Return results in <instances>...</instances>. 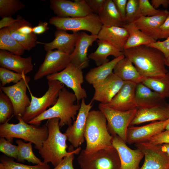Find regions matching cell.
Instances as JSON below:
<instances>
[{"mask_svg":"<svg viewBox=\"0 0 169 169\" xmlns=\"http://www.w3.org/2000/svg\"><path fill=\"white\" fill-rule=\"evenodd\" d=\"M17 20L7 27L12 36L24 49L30 51L37 44L36 34L33 32L32 24L18 16Z\"/></svg>","mask_w":169,"mask_h":169,"instance_id":"obj_15","label":"cell"},{"mask_svg":"<svg viewBox=\"0 0 169 169\" xmlns=\"http://www.w3.org/2000/svg\"><path fill=\"white\" fill-rule=\"evenodd\" d=\"M4 137L0 138V151L7 156L17 159L18 154V146L12 144Z\"/></svg>","mask_w":169,"mask_h":169,"instance_id":"obj_43","label":"cell"},{"mask_svg":"<svg viewBox=\"0 0 169 169\" xmlns=\"http://www.w3.org/2000/svg\"><path fill=\"white\" fill-rule=\"evenodd\" d=\"M82 69L70 63L64 69L46 76L49 81L58 80L71 89L75 95L77 102L87 97L85 89L82 86L84 80Z\"/></svg>","mask_w":169,"mask_h":169,"instance_id":"obj_10","label":"cell"},{"mask_svg":"<svg viewBox=\"0 0 169 169\" xmlns=\"http://www.w3.org/2000/svg\"><path fill=\"white\" fill-rule=\"evenodd\" d=\"M169 119V103L150 108L137 109L130 125H138L150 121H162Z\"/></svg>","mask_w":169,"mask_h":169,"instance_id":"obj_24","label":"cell"},{"mask_svg":"<svg viewBox=\"0 0 169 169\" xmlns=\"http://www.w3.org/2000/svg\"><path fill=\"white\" fill-rule=\"evenodd\" d=\"M97 42V48L88 56L89 59L95 61L97 66L109 61L107 58L110 55H112L115 58L123 54L122 52L107 42L98 39Z\"/></svg>","mask_w":169,"mask_h":169,"instance_id":"obj_31","label":"cell"},{"mask_svg":"<svg viewBox=\"0 0 169 169\" xmlns=\"http://www.w3.org/2000/svg\"><path fill=\"white\" fill-rule=\"evenodd\" d=\"M122 53L143 78L161 76L168 72L164 55L155 48L142 45L124 49Z\"/></svg>","mask_w":169,"mask_h":169,"instance_id":"obj_1","label":"cell"},{"mask_svg":"<svg viewBox=\"0 0 169 169\" xmlns=\"http://www.w3.org/2000/svg\"><path fill=\"white\" fill-rule=\"evenodd\" d=\"M137 148L143 153V164L139 169H169V157L161 147V145L148 141L135 144Z\"/></svg>","mask_w":169,"mask_h":169,"instance_id":"obj_13","label":"cell"},{"mask_svg":"<svg viewBox=\"0 0 169 169\" xmlns=\"http://www.w3.org/2000/svg\"><path fill=\"white\" fill-rule=\"evenodd\" d=\"M98 15L103 25L123 27L125 24L112 0H105L102 10Z\"/></svg>","mask_w":169,"mask_h":169,"instance_id":"obj_30","label":"cell"},{"mask_svg":"<svg viewBox=\"0 0 169 169\" xmlns=\"http://www.w3.org/2000/svg\"><path fill=\"white\" fill-rule=\"evenodd\" d=\"M113 1L125 22L126 5L128 0H113Z\"/></svg>","mask_w":169,"mask_h":169,"instance_id":"obj_48","label":"cell"},{"mask_svg":"<svg viewBox=\"0 0 169 169\" xmlns=\"http://www.w3.org/2000/svg\"><path fill=\"white\" fill-rule=\"evenodd\" d=\"M48 85L47 90L40 97L34 96L28 86L31 100L22 117L26 122L28 123L46 111L48 107L54 105L57 100L59 91L64 87L63 84L56 80L48 81Z\"/></svg>","mask_w":169,"mask_h":169,"instance_id":"obj_7","label":"cell"},{"mask_svg":"<svg viewBox=\"0 0 169 169\" xmlns=\"http://www.w3.org/2000/svg\"><path fill=\"white\" fill-rule=\"evenodd\" d=\"M142 83L162 98H169V72L161 76L144 78Z\"/></svg>","mask_w":169,"mask_h":169,"instance_id":"obj_33","label":"cell"},{"mask_svg":"<svg viewBox=\"0 0 169 169\" xmlns=\"http://www.w3.org/2000/svg\"><path fill=\"white\" fill-rule=\"evenodd\" d=\"M98 107L106 118L107 127L110 134L112 136L117 135L126 143L127 130L137 109L121 111L100 103Z\"/></svg>","mask_w":169,"mask_h":169,"instance_id":"obj_9","label":"cell"},{"mask_svg":"<svg viewBox=\"0 0 169 169\" xmlns=\"http://www.w3.org/2000/svg\"><path fill=\"white\" fill-rule=\"evenodd\" d=\"M50 2L51 9L60 17H81L93 13L85 0H51Z\"/></svg>","mask_w":169,"mask_h":169,"instance_id":"obj_14","label":"cell"},{"mask_svg":"<svg viewBox=\"0 0 169 169\" xmlns=\"http://www.w3.org/2000/svg\"><path fill=\"white\" fill-rule=\"evenodd\" d=\"M0 66L20 74L26 75L33 69L31 56L23 58L8 51H0Z\"/></svg>","mask_w":169,"mask_h":169,"instance_id":"obj_23","label":"cell"},{"mask_svg":"<svg viewBox=\"0 0 169 169\" xmlns=\"http://www.w3.org/2000/svg\"><path fill=\"white\" fill-rule=\"evenodd\" d=\"M81 150L80 147L74 150V147L71 145L68 148L69 154L53 169H74L73 164L74 155L79 154Z\"/></svg>","mask_w":169,"mask_h":169,"instance_id":"obj_41","label":"cell"},{"mask_svg":"<svg viewBox=\"0 0 169 169\" xmlns=\"http://www.w3.org/2000/svg\"><path fill=\"white\" fill-rule=\"evenodd\" d=\"M25 6L19 0H0V16L11 17Z\"/></svg>","mask_w":169,"mask_h":169,"instance_id":"obj_38","label":"cell"},{"mask_svg":"<svg viewBox=\"0 0 169 169\" xmlns=\"http://www.w3.org/2000/svg\"><path fill=\"white\" fill-rule=\"evenodd\" d=\"M93 101L86 104L85 99L81 100L80 107L76 119L73 124L68 126L64 133L67 140L74 148H78L84 141V133L87 118L92 107Z\"/></svg>","mask_w":169,"mask_h":169,"instance_id":"obj_12","label":"cell"},{"mask_svg":"<svg viewBox=\"0 0 169 169\" xmlns=\"http://www.w3.org/2000/svg\"><path fill=\"white\" fill-rule=\"evenodd\" d=\"M135 100L137 109L153 107L166 102V99L142 83L136 84Z\"/></svg>","mask_w":169,"mask_h":169,"instance_id":"obj_26","label":"cell"},{"mask_svg":"<svg viewBox=\"0 0 169 169\" xmlns=\"http://www.w3.org/2000/svg\"><path fill=\"white\" fill-rule=\"evenodd\" d=\"M147 141L156 145L169 144V131L165 130L162 131L151 138Z\"/></svg>","mask_w":169,"mask_h":169,"instance_id":"obj_44","label":"cell"},{"mask_svg":"<svg viewBox=\"0 0 169 169\" xmlns=\"http://www.w3.org/2000/svg\"><path fill=\"white\" fill-rule=\"evenodd\" d=\"M48 163L30 166L15 162L13 159L2 156L0 158V169H50Z\"/></svg>","mask_w":169,"mask_h":169,"instance_id":"obj_36","label":"cell"},{"mask_svg":"<svg viewBox=\"0 0 169 169\" xmlns=\"http://www.w3.org/2000/svg\"><path fill=\"white\" fill-rule=\"evenodd\" d=\"M0 49L20 56L25 50L12 36L7 27L0 30Z\"/></svg>","mask_w":169,"mask_h":169,"instance_id":"obj_34","label":"cell"},{"mask_svg":"<svg viewBox=\"0 0 169 169\" xmlns=\"http://www.w3.org/2000/svg\"><path fill=\"white\" fill-rule=\"evenodd\" d=\"M26 75L13 72L8 69L0 67L1 86H4L10 83L16 84L23 79Z\"/></svg>","mask_w":169,"mask_h":169,"instance_id":"obj_39","label":"cell"},{"mask_svg":"<svg viewBox=\"0 0 169 169\" xmlns=\"http://www.w3.org/2000/svg\"><path fill=\"white\" fill-rule=\"evenodd\" d=\"M49 29L48 23L46 22H40L38 25L33 28V32L36 34L43 33Z\"/></svg>","mask_w":169,"mask_h":169,"instance_id":"obj_50","label":"cell"},{"mask_svg":"<svg viewBox=\"0 0 169 169\" xmlns=\"http://www.w3.org/2000/svg\"><path fill=\"white\" fill-rule=\"evenodd\" d=\"M113 72L124 82H130L136 84L142 83V77L131 61L125 57L116 64Z\"/></svg>","mask_w":169,"mask_h":169,"instance_id":"obj_28","label":"cell"},{"mask_svg":"<svg viewBox=\"0 0 169 169\" xmlns=\"http://www.w3.org/2000/svg\"><path fill=\"white\" fill-rule=\"evenodd\" d=\"M0 90V123L3 124L8 121L14 114V110L11 100Z\"/></svg>","mask_w":169,"mask_h":169,"instance_id":"obj_37","label":"cell"},{"mask_svg":"<svg viewBox=\"0 0 169 169\" xmlns=\"http://www.w3.org/2000/svg\"><path fill=\"white\" fill-rule=\"evenodd\" d=\"M112 136V144L118 153L121 169H139V163L144 156L142 152L137 148L131 149L117 135Z\"/></svg>","mask_w":169,"mask_h":169,"instance_id":"obj_16","label":"cell"},{"mask_svg":"<svg viewBox=\"0 0 169 169\" xmlns=\"http://www.w3.org/2000/svg\"><path fill=\"white\" fill-rule=\"evenodd\" d=\"M139 0H128L126 5L125 24L134 22L136 20L138 11Z\"/></svg>","mask_w":169,"mask_h":169,"instance_id":"obj_42","label":"cell"},{"mask_svg":"<svg viewBox=\"0 0 169 169\" xmlns=\"http://www.w3.org/2000/svg\"><path fill=\"white\" fill-rule=\"evenodd\" d=\"M169 122V119L141 126L129 127L126 133V142L131 144L147 141L155 135L163 131Z\"/></svg>","mask_w":169,"mask_h":169,"instance_id":"obj_17","label":"cell"},{"mask_svg":"<svg viewBox=\"0 0 169 169\" xmlns=\"http://www.w3.org/2000/svg\"><path fill=\"white\" fill-rule=\"evenodd\" d=\"M150 2L156 9L161 6H162L165 8H167L169 6L168 0H151Z\"/></svg>","mask_w":169,"mask_h":169,"instance_id":"obj_52","label":"cell"},{"mask_svg":"<svg viewBox=\"0 0 169 169\" xmlns=\"http://www.w3.org/2000/svg\"><path fill=\"white\" fill-rule=\"evenodd\" d=\"M169 37V16L160 27L159 39H166Z\"/></svg>","mask_w":169,"mask_h":169,"instance_id":"obj_49","label":"cell"},{"mask_svg":"<svg viewBox=\"0 0 169 169\" xmlns=\"http://www.w3.org/2000/svg\"><path fill=\"white\" fill-rule=\"evenodd\" d=\"M17 20V18L14 19L12 17L2 18L0 21V29L9 27Z\"/></svg>","mask_w":169,"mask_h":169,"instance_id":"obj_51","label":"cell"},{"mask_svg":"<svg viewBox=\"0 0 169 169\" xmlns=\"http://www.w3.org/2000/svg\"><path fill=\"white\" fill-rule=\"evenodd\" d=\"M128 35L124 27L102 25L97 36L98 39L108 42L122 52Z\"/></svg>","mask_w":169,"mask_h":169,"instance_id":"obj_25","label":"cell"},{"mask_svg":"<svg viewBox=\"0 0 169 169\" xmlns=\"http://www.w3.org/2000/svg\"><path fill=\"white\" fill-rule=\"evenodd\" d=\"M136 85V84L134 83L125 82L121 89L111 101L104 104L121 111L137 108L135 100Z\"/></svg>","mask_w":169,"mask_h":169,"instance_id":"obj_19","label":"cell"},{"mask_svg":"<svg viewBox=\"0 0 169 169\" xmlns=\"http://www.w3.org/2000/svg\"><path fill=\"white\" fill-rule=\"evenodd\" d=\"M160 10L155 8L148 0H139L136 20L141 16L149 17L156 15Z\"/></svg>","mask_w":169,"mask_h":169,"instance_id":"obj_40","label":"cell"},{"mask_svg":"<svg viewBox=\"0 0 169 169\" xmlns=\"http://www.w3.org/2000/svg\"><path fill=\"white\" fill-rule=\"evenodd\" d=\"M162 150L169 157V144H164L161 145Z\"/></svg>","mask_w":169,"mask_h":169,"instance_id":"obj_53","label":"cell"},{"mask_svg":"<svg viewBox=\"0 0 169 169\" xmlns=\"http://www.w3.org/2000/svg\"><path fill=\"white\" fill-rule=\"evenodd\" d=\"M146 45L158 49L163 54L165 58L169 56V37L164 41H156Z\"/></svg>","mask_w":169,"mask_h":169,"instance_id":"obj_45","label":"cell"},{"mask_svg":"<svg viewBox=\"0 0 169 169\" xmlns=\"http://www.w3.org/2000/svg\"><path fill=\"white\" fill-rule=\"evenodd\" d=\"M30 80V77L26 75L21 80L20 85L11 100L14 108V115L16 117H23L30 104L31 101L26 93Z\"/></svg>","mask_w":169,"mask_h":169,"instance_id":"obj_29","label":"cell"},{"mask_svg":"<svg viewBox=\"0 0 169 169\" xmlns=\"http://www.w3.org/2000/svg\"><path fill=\"white\" fill-rule=\"evenodd\" d=\"M94 13L98 14L102 10L105 0H85Z\"/></svg>","mask_w":169,"mask_h":169,"instance_id":"obj_46","label":"cell"},{"mask_svg":"<svg viewBox=\"0 0 169 169\" xmlns=\"http://www.w3.org/2000/svg\"><path fill=\"white\" fill-rule=\"evenodd\" d=\"M16 142L18 147V154L17 159L18 162H23L26 160L34 164H39L44 163L34 154L32 142L25 143L20 139L17 140Z\"/></svg>","mask_w":169,"mask_h":169,"instance_id":"obj_35","label":"cell"},{"mask_svg":"<svg viewBox=\"0 0 169 169\" xmlns=\"http://www.w3.org/2000/svg\"><path fill=\"white\" fill-rule=\"evenodd\" d=\"M76 101L77 98L74 93L64 87L59 91L55 104L28 123L39 125L44 120L58 118L60 120V127L65 125L68 126L76 120L80 107L79 103H75Z\"/></svg>","mask_w":169,"mask_h":169,"instance_id":"obj_2","label":"cell"},{"mask_svg":"<svg viewBox=\"0 0 169 169\" xmlns=\"http://www.w3.org/2000/svg\"><path fill=\"white\" fill-rule=\"evenodd\" d=\"M169 16V11L162 10L153 16H141L133 23L143 33L157 41L159 38L160 27Z\"/></svg>","mask_w":169,"mask_h":169,"instance_id":"obj_22","label":"cell"},{"mask_svg":"<svg viewBox=\"0 0 169 169\" xmlns=\"http://www.w3.org/2000/svg\"><path fill=\"white\" fill-rule=\"evenodd\" d=\"M80 33L73 32L69 34L65 31L57 30L54 33L55 38L49 43L38 41L37 44L44 45L45 50L47 52L54 49L70 55L74 50L75 45Z\"/></svg>","mask_w":169,"mask_h":169,"instance_id":"obj_21","label":"cell"},{"mask_svg":"<svg viewBox=\"0 0 169 169\" xmlns=\"http://www.w3.org/2000/svg\"><path fill=\"white\" fill-rule=\"evenodd\" d=\"M165 130L169 131V122L166 127Z\"/></svg>","mask_w":169,"mask_h":169,"instance_id":"obj_55","label":"cell"},{"mask_svg":"<svg viewBox=\"0 0 169 169\" xmlns=\"http://www.w3.org/2000/svg\"><path fill=\"white\" fill-rule=\"evenodd\" d=\"M124 54L110 61L90 69L85 76V79L93 87L103 82L112 73L116 64L125 57Z\"/></svg>","mask_w":169,"mask_h":169,"instance_id":"obj_27","label":"cell"},{"mask_svg":"<svg viewBox=\"0 0 169 169\" xmlns=\"http://www.w3.org/2000/svg\"><path fill=\"white\" fill-rule=\"evenodd\" d=\"M49 23L57 30H71L73 33L86 31L96 35L98 34L103 25L98 15L94 13L78 17H53L49 19Z\"/></svg>","mask_w":169,"mask_h":169,"instance_id":"obj_8","label":"cell"},{"mask_svg":"<svg viewBox=\"0 0 169 169\" xmlns=\"http://www.w3.org/2000/svg\"><path fill=\"white\" fill-rule=\"evenodd\" d=\"M21 80L13 85L8 86H0V90L3 92L11 100L14 93L20 85Z\"/></svg>","mask_w":169,"mask_h":169,"instance_id":"obj_47","label":"cell"},{"mask_svg":"<svg viewBox=\"0 0 169 169\" xmlns=\"http://www.w3.org/2000/svg\"><path fill=\"white\" fill-rule=\"evenodd\" d=\"M84 137L86 146L84 150L87 153L113 147V136L108 131L106 118L100 110H92L89 112Z\"/></svg>","mask_w":169,"mask_h":169,"instance_id":"obj_3","label":"cell"},{"mask_svg":"<svg viewBox=\"0 0 169 169\" xmlns=\"http://www.w3.org/2000/svg\"><path fill=\"white\" fill-rule=\"evenodd\" d=\"M125 82L113 72L103 82L94 87L95 92L91 101L103 104L110 102L116 95Z\"/></svg>","mask_w":169,"mask_h":169,"instance_id":"obj_18","label":"cell"},{"mask_svg":"<svg viewBox=\"0 0 169 169\" xmlns=\"http://www.w3.org/2000/svg\"><path fill=\"white\" fill-rule=\"evenodd\" d=\"M59 120L58 118L48 120L46 124L48 130V136L38 150L43 162L46 163L50 162L54 167L69 153L66 151L67 137L60 130Z\"/></svg>","mask_w":169,"mask_h":169,"instance_id":"obj_4","label":"cell"},{"mask_svg":"<svg viewBox=\"0 0 169 169\" xmlns=\"http://www.w3.org/2000/svg\"><path fill=\"white\" fill-rule=\"evenodd\" d=\"M123 27L126 30L129 34L124 49L147 45L156 41L139 30L133 22L125 24Z\"/></svg>","mask_w":169,"mask_h":169,"instance_id":"obj_32","label":"cell"},{"mask_svg":"<svg viewBox=\"0 0 169 169\" xmlns=\"http://www.w3.org/2000/svg\"><path fill=\"white\" fill-rule=\"evenodd\" d=\"M77 161L81 169H121L118 153L114 147L90 153L82 150Z\"/></svg>","mask_w":169,"mask_h":169,"instance_id":"obj_6","label":"cell"},{"mask_svg":"<svg viewBox=\"0 0 169 169\" xmlns=\"http://www.w3.org/2000/svg\"><path fill=\"white\" fill-rule=\"evenodd\" d=\"M165 61L166 66H167L169 67V56L165 58Z\"/></svg>","mask_w":169,"mask_h":169,"instance_id":"obj_54","label":"cell"},{"mask_svg":"<svg viewBox=\"0 0 169 169\" xmlns=\"http://www.w3.org/2000/svg\"><path fill=\"white\" fill-rule=\"evenodd\" d=\"M97 39V35H89L85 32L80 33L74 50L70 54L71 63L82 69L87 67L89 62L87 56L88 49Z\"/></svg>","mask_w":169,"mask_h":169,"instance_id":"obj_20","label":"cell"},{"mask_svg":"<svg viewBox=\"0 0 169 169\" xmlns=\"http://www.w3.org/2000/svg\"><path fill=\"white\" fill-rule=\"evenodd\" d=\"M18 120L16 124L8 121L0 125V136L11 142L13 138H20L34 144L35 149L39 150L47 138L48 130L46 124L42 126L28 124L22 117H16Z\"/></svg>","mask_w":169,"mask_h":169,"instance_id":"obj_5","label":"cell"},{"mask_svg":"<svg viewBox=\"0 0 169 169\" xmlns=\"http://www.w3.org/2000/svg\"><path fill=\"white\" fill-rule=\"evenodd\" d=\"M71 61L70 54L57 50L47 52L44 61L34 75V80H38L62 71Z\"/></svg>","mask_w":169,"mask_h":169,"instance_id":"obj_11","label":"cell"},{"mask_svg":"<svg viewBox=\"0 0 169 169\" xmlns=\"http://www.w3.org/2000/svg\"><path fill=\"white\" fill-rule=\"evenodd\" d=\"M168 4H169V0H168Z\"/></svg>","mask_w":169,"mask_h":169,"instance_id":"obj_56","label":"cell"}]
</instances>
